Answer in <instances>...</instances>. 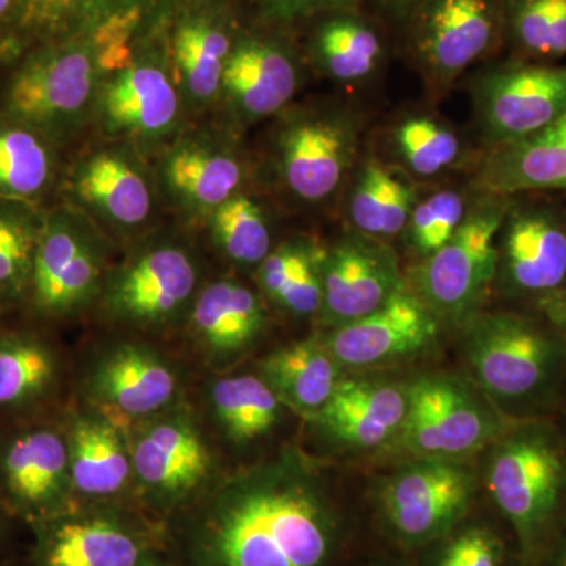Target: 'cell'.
Returning <instances> with one entry per match:
<instances>
[{
    "label": "cell",
    "instance_id": "1",
    "mask_svg": "<svg viewBox=\"0 0 566 566\" xmlns=\"http://www.w3.org/2000/svg\"><path fill=\"white\" fill-rule=\"evenodd\" d=\"M324 482L294 449L227 480L193 521L192 566H322L333 547Z\"/></svg>",
    "mask_w": 566,
    "mask_h": 566
},
{
    "label": "cell",
    "instance_id": "2",
    "mask_svg": "<svg viewBox=\"0 0 566 566\" xmlns=\"http://www.w3.org/2000/svg\"><path fill=\"white\" fill-rule=\"evenodd\" d=\"M463 331L472 382L505 416L556 419L566 398V346L534 308L482 311Z\"/></svg>",
    "mask_w": 566,
    "mask_h": 566
},
{
    "label": "cell",
    "instance_id": "3",
    "mask_svg": "<svg viewBox=\"0 0 566 566\" xmlns=\"http://www.w3.org/2000/svg\"><path fill=\"white\" fill-rule=\"evenodd\" d=\"M483 482L527 565L566 531V439L556 419L517 420L485 450Z\"/></svg>",
    "mask_w": 566,
    "mask_h": 566
},
{
    "label": "cell",
    "instance_id": "4",
    "mask_svg": "<svg viewBox=\"0 0 566 566\" xmlns=\"http://www.w3.org/2000/svg\"><path fill=\"white\" fill-rule=\"evenodd\" d=\"M104 76L93 36L44 41L22 52L0 91V112L66 150L92 132Z\"/></svg>",
    "mask_w": 566,
    "mask_h": 566
},
{
    "label": "cell",
    "instance_id": "5",
    "mask_svg": "<svg viewBox=\"0 0 566 566\" xmlns=\"http://www.w3.org/2000/svg\"><path fill=\"white\" fill-rule=\"evenodd\" d=\"M270 169L279 191L300 207H323L344 193L359 161L363 120L344 104H292L277 115Z\"/></svg>",
    "mask_w": 566,
    "mask_h": 566
},
{
    "label": "cell",
    "instance_id": "6",
    "mask_svg": "<svg viewBox=\"0 0 566 566\" xmlns=\"http://www.w3.org/2000/svg\"><path fill=\"white\" fill-rule=\"evenodd\" d=\"M186 123L164 24L136 41L128 61L104 74L92 133L128 142L153 161Z\"/></svg>",
    "mask_w": 566,
    "mask_h": 566
},
{
    "label": "cell",
    "instance_id": "7",
    "mask_svg": "<svg viewBox=\"0 0 566 566\" xmlns=\"http://www.w3.org/2000/svg\"><path fill=\"white\" fill-rule=\"evenodd\" d=\"M59 191L111 240L150 233L164 208L151 159L123 140L85 144L63 169Z\"/></svg>",
    "mask_w": 566,
    "mask_h": 566
},
{
    "label": "cell",
    "instance_id": "8",
    "mask_svg": "<svg viewBox=\"0 0 566 566\" xmlns=\"http://www.w3.org/2000/svg\"><path fill=\"white\" fill-rule=\"evenodd\" d=\"M512 199L480 192L449 243L416 263L406 279L439 323L463 327L485 305L497 277V234Z\"/></svg>",
    "mask_w": 566,
    "mask_h": 566
},
{
    "label": "cell",
    "instance_id": "9",
    "mask_svg": "<svg viewBox=\"0 0 566 566\" xmlns=\"http://www.w3.org/2000/svg\"><path fill=\"white\" fill-rule=\"evenodd\" d=\"M153 167L164 207L189 223H203L234 193L251 188L243 136L216 120L186 123Z\"/></svg>",
    "mask_w": 566,
    "mask_h": 566
},
{
    "label": "cell",
    "instance_id": "10",
    "mask_svg": "<svg viewBox=\"0 0 566 566\" xmlns=\"http://www.w3.org/2000/svg\"><path fill=\"white\" fill-rule=\"evenodd\" d=\"M516 422L474 382L457 375H424L408 385V411L398 441L415 457L465 460L485 452Z\"/></svg>",
    "mask_w": 566,
    "mask_h": 566
},
{
    "label": "cell",
    "instance_id": "11",
    "mask_svg": "<svg viewBox=\"0 0 566 566\" xmlns=\"http://www.w3.org/2000/svg\"><path fill=\"white\" fill-rule=\"evenodd\" d=\"M305 65L293 33L245 22L223 69L214 120L244 136L277 117L303 87Z\"/></svg>",
    "mask_w": 566,
    "mask_h": 566
},
{
    "label": "cell",
    "instance_id": "12",
    "mask_svg": "<svg viewBox=\"0 0 566 566\" xmlns=\"http://www.w3.org/2000/svg\"><path fill=\"white\" fill-rule=\"evenodd\" d=\"M401 35L424 84L442 95L505 48L502 0H424Z\"/></svg>",
    "mask_w": 566,
    "mask_h": 566
},
{
    "label": "cell",
    "instance_id": "13",
    "mask_svg": "<svg viewBox=\"0 0 566 566\" xmlns=\"http://www.w3.org/2000/svg\"><path fill=\"white\" fill-rule=\"evenodd\" d=\"M199 285L200 266L188 241L180 233L151 230L107 274L102 300L118 322L158 326L191 311Z\"/></svg>",
    "mask_w": 566,
    "mask_h": 566
},
{
    "label": "cell",
    "instance_id": "14",
    "mask_svg": "<svg viewBox=\"0 0 566 566\" xmlns=\"http://www.w3.org/2000/svg\"><path fill=\"white\" fill-rule=\"evenodd\" d=\"M111 238L85 212L61 202L46 208L28 297L46 316L81 311L102 294Z\"/></svg>",
    "mask_w": 566,
    "mask_h": 566
},
{
    "label": "cell",
    "instance_id": "15",
    "mask_svg": "<svg viewBox=\"0 0 566 566\" xmlns=\"http://www.w3.org/2000/svg\"><path fill=\"white\" fill-rule=\"evenodd\" d=\"M178 0H20L0 59L14 62L44 41L93 36L107 51H126L163 28Z\"/></svg>",
    "mask_w": 566,
    "mask_h": 566
},
{
    "label": "cell",
    "instance_id": "16",
    "mask_svg": "<svg viewBox=\"0 0 566 566\" xmlns=\"http://www.w3.org/2000/svg\"><path fill=\"white\" fill-rule=\"evenodd\" d=\"M475 126L485 147L526 139L566 115V65L488 63L469 80Z\"/></svg>",
    "mask_w": 566,
    "mask_h": 566
},
{
    "label": "cell",
    "instance_id": "17",
    "mask_svg": "<svg viewBox=\"0 0 566 566\" xmlns=\"http://www.w3.org/2000/svg\"><path fill=\"white\" fill-rule=\"evenodd\" d=\"M494 290L528 308L566 286V208L536 193L513 197L497 234Z\"/></svg>",
    "mask_w": 566,
    "mask_h": 566
},
{
    "label": "cell",
    "instance_id": "18",
    "mask_svg": "<svg viewBox=\"0 0 566 566\" xmlns=\"http://www.w3.org/2000/svg\"><path fill=\"white\" fill-rule=\"evenodd\" d=\"M245 22L241 0H178L166 22L167 50L188 122L214 114L227 59Z\"/></svg>",
    "mask_w": 566,
    "mask_h": 566
},
{
    "label": "cell",
    "instance_id": "19",
    "mask_svg": "<svg viewBox=\"0 0 566 566\" xmlns=\"http://www.w3.org/2000/svg\"><path fill=\"white\" fill-rule=\"evenodd\" d=\"M324 326H344L374 314L408 286L397 252L387 241L346 233L322 253Z\"/></svg>",
    "mask_w": 566,
    "mask_h": 566
},
{
    "label": "cell",
    "instance_id": "20",
    "mask_svg": "<svg viewBox=\"0 0 566 566\" xmlns=\"http://www.w3.org/2000/svg\"><path fill=\"white\" fill-rule=\"evenodd\" d=\"M475 474L465 460L415 457L382 488V506L392 526L409 539L449 531L471 506Z\"/></svg>",
    "mask_w": 566,
    "mask_h": 566
},
{
    "label": "cell",
    "instance_id": "21",
    "mask_svg": "<svg viewBox=\"0 0 566 566\" xmlns=\"http://www.w3.org/2000/svg\"><path fill=\"white\" fill-rule=\"evenodd\" d=\"M441 323L409 285L374 314L334 327L322 340L344 370H371L427 352Z\"/></svg>",
    "mask_w": 566,
    "mask_h": 566
},
{
    "label": "cell",
    "instance_id": "22",
    "mask_svg": "<svg viewBox=\"0 0 566 566\" xmlns=\"http://www.w3.org/2000/svg\"><path fill=\"white\" fill-rule=\"evenodd\" d=\"M406 411L408 385L344 376L331 400L312 419L335 444L370 450L398 439Z\"/></svg>",
    "mask_w": 566,
    "mask_h": 566
},
{
    "label": "cell",
    "instance_id": "23",
    "mask_svg": "<svg viewBox=\"0 0 566 566\" xmlns=\"http://www.w3.org/2000/svg\"><path fill=\"white\" fill-rule=\"evenodd\" d=\"M129 455L142 485L163 501L177 502L210 474V452L185 415L148 424L134 439Z\"/></svg>",
    "mask_w": 566,
    "mask_h": 566
},
{
    "label": "cell",
    "instance_id": "24",
    "mask_svg": "<svg viewBox=\"0 0 566 566\" xmlns=\"http://www.w3.org/2000/svg\"><path fill=\"white\" fill-rule=\"evenodd\" d=\"M305 63L338 84H364L385 66L387 41L381 24L359 9L335 10L305 25Z\"/></svg>",
    "mask_w": 566,
    "mask_h": 566
},
{
    "label": "cell",
    "instance_id": "25",
    "mask_svg": "<svg viewBox=\"0 0 566 566\" xmlns=\"http://www.w3.org/2000/svg\"><path fill=\"white\" fill-rule=\"evenodd\" d=\"M2 474L10 497L22 512L50 515L73 486L66 439L52 430L18 436L3 452Z\"/></svg>",
    "mask_w": 566,
    "mask_h": 566
},
{
    "label": "cell",
    "instance_id": "26",
    "mask_svg": "<svg viewBox=\"0 0 566 566\" xmlns=\"http://www.w3.org/2000/svg\"><path fill=\"white\" fill-rule=\"evenodd\" d=\"M177 392V376L158 354L139 345L111 349L96 365L91 394L123 417L151 416L161 411Z\"/></svg>",
    "mask_w": 566,
    "mask_h": 566
},
{
    "label": "cell",
    "instance_id": "27",
    "mask_svg": "<svg viewBox=\"0 0 566 566\" xmlns=\"http://www.w3.org/2000/svg\"><path fill=\"white\" fill-rule=\"evenodd\" d=\"M472 186L502 197L566 191V145L535 134L485 147L474 164Z\"/></svg>",
    "mask_w": 566,
    "mask_h": 566
},
{
    "label": "cell",
    "instance_id": "28",
    "mask_svg": "<svg viewBox=\"0 0 566 566\" xmlns=\"http://www.w3.org/2000/svg\"><path fill=\"white\" fill-rule=\"evenodd\" d=\"M345 214L354 232L400 238L417 200V182L381 156H360L345 188Z\"/></svg>",
    "mask_w": 566,
    "mask_h": 566
},
{
    "label": "cell",
    "instance_id": "29",
    "mask_svg": "<svg viewBox=\"0 0 566 566\" xmlns=\"http://www.w3.org/2000/svg\"><path fill=\"white\" fill-rule=\"evenodd\" d=\"M385 161L412 181L441 180L471 161V151L452 123L428 109L403 112L382 136Z\"/></svg>",
    "mask_w": 566,
    "mask_h": 566
},
{
    "label": "cell",
    "instance_id": "30",
    "mask_svg": "<svg viewBox=\"0 0 566 566\" xmlns=\"http://www.w3.org/2000/svg\"><path fill=\"white\" fill-rule=\"evenodd\" d=\"M191 323L211 352L232 356L259 340L266 326L262 297L244 283L221 279L207 283L197 293Z\"/></svg>",
    "mask_w": 566,
    "mask_h": 566
},
{
    "label": "cell",
    "instance_id": "31",
    "mask_svg": "<svg viewBox=\"0 0 566 566\" xmlns=\"http://www.w3.org/2000/svg\"><path fill=\"white\" fill-rule=\"evenodd\" d=\"M344 368L322 338L297 342L275 349L260 365V378L282 405L301 416L314 417L333 397Z\"/></svg>",
    "mask_w": 566,
    "mask_h": 566
},
{
    "label": "cell",
    "instance_id": "32",
    "mask_svg": "<svg viewBox=\"0 0 566 566\" xmlns=\"http://www.w3.org/2000/svg\"><path fill=\"white\" fill-rule=\"evenodd\" d=\"M147 556L139 536L120 521L81 516L54 524L44 535L41 566H136Z\"/></svg>",
    "mask_w": 566,
    "mask_h": 566
},
{
    "label": "cell",
    "instance_id": "33",
    "mask_svg": "<svg viewBox=\"0 0 566 566\" xmlns=\"http://www.w3.org/2000/svg\"><path fill=\"white\" fill-rule=\"evenodd\" d=\"M62 150L0 112V197L43 203L62 180Z\"/></svg>",
    "mask_w": 566,
    "mask_h": 566
},
{
    "label": "cell",
    "instance_id": "34",
    "mask_svg": "<svg viewBox=\"0 0 566 566\" xmlns=\"http://www.w3.org/2000/svg\"><path fill=\"white\" fill-rule=\"evenodd\" d=\"M73 486L82 494L118 493L132 475L133 464L120 433L103 419H77L66 436Z\"/></svg>",
    "mask_w": 566,
    "mask_h": 566
},
{
    "label": "cell",
    "instance_id": "35",
    "mask_svg": "<svg viewBox=\"0 0 566 566\" xmlns=\"http://www.w3.org/2000/svg\"><path fill=\"white\" fill-rule=\"evenodd\" d=\"M202 226L216 251L237 266L259 268L273 251L271 212L251 188L216 208Z\"/></svg>",
    "mask_w": 566,
    "mask_h": 566
},
{
    "label": "cell",
    "instance_id": "36",
    "mask_svg": "<svg viewBox=\"0 0 566 566\" xmlns=\"http://www.w3.org/2000/svg\"><path fill=\"white\" fill-rule=\"evenodd\" d=\"M510 57L556 63L566 57V0H502Z\"/></svg>",
    "mask_w": 566,
    "mask_h": 566
},
{
    "label": "cell",
    "instance_id": "37",
    "mask_svg": "<svg viewBox=\"0 0 566 566\" xmlns=\"http://www.w3.org/2000/svg\"><path fill=\"white\" fill-rule=\"evenodd\" d=\"M46 208L0 197V301L28 297Z\"/></svg>",
    "mask_w": 566,
    "mask_h": 566
},
{
    "label": "cell",
    "instance_id": "38",
    "mask_svg": "<svg viewBox=\"0 0 566 566\" xmlns=\"http://www.w3.org/2000/svg\"><path fill=\"white\" fill-rule=\"evenodd\" d=\"M216 419L237 444H248L270 433L282 403L260 376L241 375L221 379L211 389Z\"/></svg>",
    "mask_w": 566,
    "mask_h": 566
},
{
    "label": "cell",
    "instance_id": "39",
    "mask_svg": "<svg viewBox=\"0 0 566 566\" xmlns=\"http://www.w3.org/2000/svg\"><path fill=\"white\" fill-rule=\"evenodd\" d=\"M479 193L474 186H446L419 197L400 237L416 263L423 262L449 243L463 226Z\"/></svg>",
    "mask_w": 566,
    "mask_h": 566
},
{
    "label": "cell",
    "instance_id": "40",
    "mask_svg": "<svg viewBox=\"0 0 566 566\" xmlns=\"http://www.w3.org/2000/svg\"><path fill=\"white\" fill-rule=\"evenodd\" d=\"M55 378L54 354L25 335L0 340V408H21L48 392Z\"/></svg>",
    "mask_w": 566,
    "mask_h": 566
},
{
    "label": "cell",
    "instance_id": "41",
    "mask_svg": "<svg viewBox=\"0 0 566 566\" xmlns=\"http://www.w3.org/2000/svg\"><path fill=\"white\" fill-rule=\"evenodd\" d=\"M245 3L252 11V22L293 35L322 14L363 7V0H245Z\"/></svg>",
    "mask_w": 566,
    "mask_h": 566
},
{
    "label": "cell",
    "instance_id": "42",
    "mask_svg": "<svg viewBox=\"0 0 566 566\" xmlns=\"http://www.w3.org/2000/svg\"><path fill=\"white\" fill-rule=\"evenodd\" d=\"M322 253V245L314 243L296 268L289 285L275 301L283 311L301 318L319 314L323 301Z\"/></svg>",
    "mask_w": 566,
    "mask_h": 566
},
{
    "label": "cell",
    "instance_id": "43",
    "mask_svg": "<svg viewBox=\"0 0 566 566\" xmlns=\"http://www.w3.org/2000/svg\"><path fill=\"white\" fill-rule=\"evenodd\" d=\"M312 245H314V241L305 240V238H292V240L274 245L270 255L256 268V281L268 300L275 303L281 297L290 279L293 277L294 271L311 251Z\"/></svg>",
    "mask_w": 566,
    "mask_h": 566
},
{
    "label": "cell",
    "instance_id": "44",
    "mask_svg": "<svg viewBox=\"0 0 566 566\" xmlns=\"http://www.w3.org/2000/svg\"><path fill=\"white\" fill-rule=\"evenodd\" d=\"M504 553L497 536L486 528H471L447 546L439 566H502Z\"/></svg>",
    "mask_w": 566,
    "mask_h": 566
},
{
    "label": "cell",
    "instance_id": "45",
    "mask_svg": "<svg viewBox=\"0 0 566 566\" xmlns=\"http://www.w3.org/2000/svg\"><path fill=\"white\" fill-rule=\"evenodd\" d=\"M367 2L374 11L370 13L371 17L382 25H390L401 32L424 0H367Z\"/></svg>",
    "mask_w": 566,
    "mask_h": 566
},
{
    "label": "cell",
    "instance_id": "46",
    "mask_svg": "<svg viewBox=\"0 0 566 566\" xmlns=\"http://www.w3.org/2000/svg\"><path fill=\"white\" fill-rule=\"evenodd\" d=\"M531 308H534L536 314L542 316L556 331L566 346V286L557 290V292L546 294L545 297L536 301Z\"/></svg>",
    "mask_w": 566,
    "mask_h": 566
},
{
    "label": "cell",
    "instance_id": "47",
    "mask_svg": "<svg viewBox=\"0 0 566 566\" xmlns=\"http://www.w3.org/2000/svg\"><path fill=\"white\" fill-rule=\"evenodd\" d=\"M20 0H0V46L9 35Z\"/></svg>",
    "mask_w": 566,
    "mask_h": 566
},
{
    "label": "cell",
    "instance_id": "48",
    "mask_svg": "<svg viewBox=\"0 0 566 566\" xmlns=\"http://www.w3.org/2000/svg\"><path fill=\"white\" fill-rule=\"evenodd\" d=\"M543 566H566V531L557 539L556 545L551 547L549 553L542 562Z\"/></svg>",
    "mask_w": 566,
    "mask_h": 566
},
{
    "label": "cell",
    "instance_id": "49",
    "mask_svg": "<svg viewBox=\"0 0 566 566\" xmlns=\"http://www.w3.org/2000/svg\"><path fill=\"white\" fill-rule=\"evenodd\" d=\"M136 566H169V565H166V564H164V562L158 560V558L148 556V554H147V556L142 558L139 564H137Z\"/></svg>",
    "mask_w": 566,
    "mask_h": 566
},
{
    "label": "cell",
    "instance_id": "50",
    "mask_svg": "<svg viewBox=\"0 0 566 566\" xmlns=\"http://www.w3.org/2000/svg\"><path fill=\"white\" fill-rule=\"evenodd\" d=\"M558 424H560L562 431H564V436H565V439H566V411H565V422L564 423H558Z\"/></svg>",
    "mask_w": 566,
    "mask_h": 566
}]
</instances>
